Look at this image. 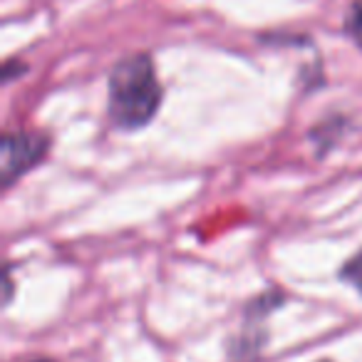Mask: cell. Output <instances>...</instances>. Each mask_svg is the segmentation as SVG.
Here are the masks:
<instances>
[{
    "mask_svg": "<svg viewBox=\"0 0 362 362\" xmlns=\"http://www.w3.org/2000/svg\"><path fill=\"white\" fill-rule=\"evenodd\" d=\"M110 117L119 129L146 127L161 105V85L149 55H129L110 72Z\"/></svg>",
    "mask_w": 362,
    "mask_h": 362,
    "instance_id": "1",
    "label": "cell"
},
{
    "mask_svg": "<svg viewBox=\"0 0 362 362\" xmlns=\"http://www.w3.org/2000/svg\"><path fill=\"white\" fill-rule=\"evenodd\" d=\"M50 149V139L37 132H8L0 144V179L11 187L25 171L37 166Z\"/></svg>",
    "mask_w": 362,
    "mask_h": 362,
    "instance_id": "2",
    "label": "cell"
},
{
    "mask_svg": "<svg viewBox=\"0 0 362 362\" xmlns=\"http://www.w3.org/2000/svg\"><path fill=\"white\" fill-rule=\"evenodd\" d=\"M345 28H347V33H350L352 40H355V45L362 47V0H355V3L350 6Z\"/></svg>",
    "mask_w": 362,
    "mask_h": 362,
    "instance_id": "3",
    "label": "cell"
},
{
    "mask_svg": "<svg viewBox=\"0 0 362 362\" xmlns=\"http://www.w3.org/2000/svg\"><path fill=\"white\" fill-rule=\"evenodd\" d=\"M342 278H345L347 283H352V286L357 288V291H362V251L355 253V256L350 258V261L342 266Z\"/></svg>",
    "mask_w": 362,
    "mask_h": 362,
    "instance_id": "4",
    "label": "cell"
},
{
    "mask_svg": "<svg viewBox=\"0 0 362 362\" xmlns=\"http://www.w3.org/2000/svg\"><path fill=\"white\" fill-rule=\"evenodd\" d=\"M23 72H25V65H21V62H13V60H8L6 67H3V77H6V82L16 80V75H23Z\"/></svg>",
    "mask_w": 362,
    "mask_h": 362,
    "instance_id": "5",
    "label": "cell"
},
{
    "mask_svg": "<svg viewBox=\"0 0 362 362\" xmlns=\"http://www.w3.org/2000/svg\"><path fill=\"white\" fill-rule=\"evenodd\" d=\"M35 362H52V360H35Z\"/></svg>",
    "mask_w": 362,
    "mask_h": 362,
    "instance_id": "6",
    "label": "cell"
}]
</instances>
